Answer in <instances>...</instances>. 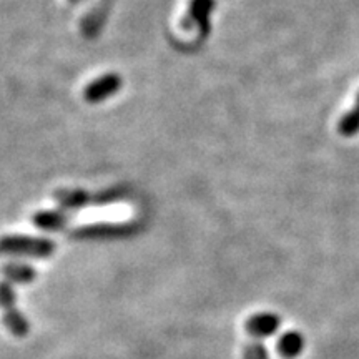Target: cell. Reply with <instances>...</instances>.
I'll list each match as a JSON object with an SVG mask.
<instances>
[{"mask_svg": "<svg viewBox=\"0 0 359 359\" xmlns=\"http://www.w3.org/2000/svg\"><path fill=\"white\" fill-rule=\"evenodd\" d=\"M336 130H338V133L344 138H353L359 133V92L351 109L339 118L338 125H336Z\"/></svg>", "mask_w": 359, "mask_h": 359, "instance_id": "10", "label": "cell"}, {"mask_svg": "<svg viewBox=\"0 0 359 359\" xmlns=\"http://www.w3.org/2000/svg\"><path fill=\"white\" fill-rule=\"evenodd\" d=\"M55 243L48 238L29 235H6L0 238V255H11V257L45 259L55 253Z\"/></svg>", "mask_w": 359, "mask_h": 359, "instance_id": "1", "label": "cell"}, {"mask_svg": "<svg viewBox=\"0 0 359 359\" xmlns=\"http://www.w3.org/2000/svg\"><path fill=\"white\" fill-rule=\"evenodd\" d=\"M32 222L37 228L45 231H60L69 223V217L64 212H53V210H43L37 212L32 217Z\"/></svg>", "mask_w": 359, "mask_h": 359, "instance_id": "9", "label": "cell"}, {"mask_svg": "<svg viewBox=\"0 0 359 359\" xmlns=\"http://www.w3.org/2000/svg\"><path fill=\"white\" fill-rule=\"evenodd\" d=\"M123 87V79L122 75L110 72V74H103L102 77H98L90 82L83 90V98L88 103H100L109 100L115 95L118 90Z\"/></svg>", "mask_w": 359, "mask_h": 359, "instance_id": "5", "label": "cell"}, {"mask_svg": "<svg viewBox=\"0 0 359 359\" xmlns=\"http://www.w3.org/2000/svg\"><path fill=\"white\" fill-rule=\"evenodd\" d=\"M107 12L109 11L105 8V4L98 6L95 11L88 12V15L82 22V32L85 37H95L100 32L103 22L107 19Z\"/></svg>", "mask_w": 359, "mask_h": 359, "instance_id": "12", "label": "cell"}, {"mask_svg": "<svg viewBox=\"0 0 359 359\" xmlns=\"http://www.w3.org/2000/svg\"><path fill=\"white\" fill-rule=\"evenodd\" d=\"M2 275L7 278L11 283H20V285H27V283H32L37 276L34 268H30L29 264L22 263H7L4 264Z\"/></svg>", "mask_w": 359, "mask_h": 359, "instance_id": "11", "label": "cell"}, {"mask_svg": "<svg viewBox=\"0 0 359 359\" xmlns=\"http://www.w3.org/2000/svg\"><path fill=\"white\" fill-rule=\"evenodd\" d=\"M217 7V0H190L185 20H183V29H191L195 27L198 35L205 39L212 32V13Z\"/></svg>", "mask_w": 359, "mask_h": 359, "instance_id": "4", "label": "cell"}, {"mask_svg": "<svg viewBox=\"0 0 359 359\" xmlns=\"http://www.w3.org/2000/svg\"><path fill=\"white\" fill-rule=\"evenodd\" d=\"M281 318L275 313L262 311L257 314H251L246 320V331H248L251 338L255 339H264L269 338L280 330Z\"/></svg>", "mask_w": 359, "mask_h": 359, "instance_id": "6", "label": "cell"}, {"mask_svg": "<svg viewBox=\"0 0 359 359\" xmlns=\"http://www.w3.org/2000/svg\"><path fill=\"white\" fill-rule=\"evenodd\" d=\"M122 196L120 190H109L95 193V195H90V193L83 190H70V188H62V190L55 191V200L57 203L65 210H75V208H83L88 205H107L111 201H116Z\"/></svg>", "mask_w": 359, "mask_h": 359, "instance_id": "3", "label": "cell"}, {"mask_svg": "<svg viewBox=\"0 0 359 359\" xmlns=\"http://www.w3.org/2000/svg\"><path fill=\"white\" fill-rule=\"evenodd\" d=\"M133 231L132 224H90L77 231V236L83 238H115L130 235Z\"/></svg>", "mask_w": 359, "mask_h": 359, "instance_id": "8", "label": "cell"}, {"mask_svg": "<svg viewBox=\"0 0 359 359\" xmlns=\"http://www.w3.org/2000/svg\"><path fill=\"white\" fill-rule=\"evenodd\" d=\"M0 311H2V321L11 334L15 338H25L29 334L30 326L25 316L17 309L15 291L8 281H0Z\"/></svg>", "mask_w": 359, "mask_h": 359, "instance_id": "2", "label": "cell"}, {"mask_svg": "<svg viewBox=\"0 0 359 359\" xmlns=\"http://www.w3.org/2000/svg\"><path fill=\"white\" fill-rule=\"evenodd\" d=\"M245 359H268V349L259 339L250 341L245 348Z\"/></svg>", "mask_w": 359, "mask_h": 359, "instance_id": "13", "label": "cell"}, {"mask_svg": "<svg viewBox=\"0 0 359 359\" xmlns=\"http://www.w3.org/2000/svg\"><path fill=\"white\" fill-rule=\"evenodd\" d=\"M304 346H306L304 336L299 333V331H293V330L283 333L276 343L278 353L286 359L298 358L299 354L304 351Z\"/></svg>", "mask_w": 359, "mask_h": 359, "instance_id": "7", "label": "cell"}, {"mask_svg": "<svg viewBox=\"0 0 359 359\" xmlns=\"http://www.w3.org/2000/svg\"><path fill=\"white\" fill-rule=\"evenodd\" d=\"M69 2L74 4V6H75V4H80V2H82V0H69Z\"/></svg>", "mask_w": 359, "mask_h": 359, "instance_id": "14", "label": "cell"}]
</instances>
